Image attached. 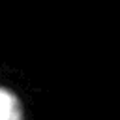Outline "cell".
<instances>
[{
  "mask_svg": "<svg viewBox=\"0 0 120 120\" xmlns=\"http://www.w3.org/2000/svg\"><path fill=\"white\" fill-rule=\"evenodd\" d=\"M0 120H22L21 99L4 86H0Z\"/></svg>",
  "mask_w": 120,
  "mask_h": 120,
  "instance_id": "1",
  "label": "cell"
}]
</instances>
